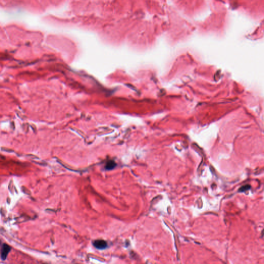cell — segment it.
Masks as SVG:
<instances>
[{
  "instance_id": "cell-2",
  "label": "cell",
  "mask_w": 264,
  "mask_h": 264,
  "mask_svg": "<svg viewBox=\"0 0 264 264\" xmlns=\"http://www.w3.org/2000/svg\"><path fill=\"white\" fill-rule=\"evenodd\" d=\"M93 245L96 249L99 250H104L107 247V243L106 241L102 239L96 240L93 242Z\"/></svg>"
},
{
  "instance_id": "cell-1",
  "label": "cell",
  "mask_w": 264,
  "mask_h": 264,
  "mask_svg": "<svg viewBox=\"0 0 264 264\" xmlns=\"http://www.w3.org/2000/svg\"><path fill=\"white\" fill-rule=\"evenodd\" d=\"M12 250V248L9 245L4 243L2 245L1 250V258L2 261H5L6 259L8 254Z\"/></svg>"
},
{
  "instance_id": "cell-3",
  "label": "cell",
  "mask_w": 264,
  "mask_h": 264,
  "mask_svg": "<svg viewBox=\"0 0 264 264\" xmlns=\"http://www.w3.org/2000/svg\"><path fill=\"white\" fill-rule=\"evenodd\" d=\"M115 166H116L115 163L114 162H113V161L111 160V161H109V162L107 163L106 166H105V168L107 169H108V170H111V169L114 168Z\"/></svg>"
}]
</instances>
